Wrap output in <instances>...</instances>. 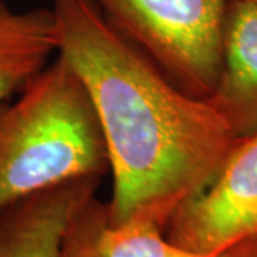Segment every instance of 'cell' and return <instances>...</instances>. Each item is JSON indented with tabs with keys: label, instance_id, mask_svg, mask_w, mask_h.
I'll return each instance as SVG.
<instances>
[{
	"label": "cell",
	"instance_id": "cell-2",
	"mask_svg": "<svg viewBox=\"0 0 257 257\" xmlns=\"http://www.w3.org/2000/svg\"><path fill=\"white\" fill-rule=\"evenodd\" d=\"M109 157L92 100L63 56L0 107V209L74 179H101Z\"/></svg>",
	"mask_w": 257,
	"mask_h": 257
},
{
	"label": "cell",
	"instance_id": "cell-7",
	"mask_svg": "<svg viewBox=\"0 0 257 257\" xmlns=\"http://www.w3.org/2000/svg\"><path fill=\"white\" fill-rule=\"evenodd\" d=\"M99 183L96 177L74 179L0 209V257H60L69 223Z\"/></svg>",
	"mask_w": 257,
	"mask_h": 257
},
{
	"label": "cell",
	"instance_id": "cell-4",
	"mask_svg": "<svg viewBox=\"0 0 257 257\" xmlns=\"http://www.w3.org/2000/svg\"><path fill=\"white\" fill-rule=\"evenodd\" d=\"M165 236L203 254L257 237V133L236 140L211 183L172 216Z\"/></svg>",
	"mask_w": 257,
	"mask_h": 257
},
{
	"label": "cell",
	"instance_id": "cell-6",
	"mask_svg": "<svg viewBox=\"0 0 257 257\" xmlns=\"http://www.w3.org/2000/svg\"><path fill=\"white\" fill-rule=\"evenodd\" d=\"M206 101L236 140L257 133V5L251 0L226 3L220 74Z\"/></svg>",
	"mask_w": 257,
	"mask_h": 257
},
{
	"label": "cell",
	"instance_id": "cell-8",
	"mask_svg": "<svg viewBox=\"0 0 257 257\" xmlns=\"http://www.w3.org/2000/svg\"><path fill=\"white\" fill-rule=\"evenodd\" d=\"M57 50L53 10H15L0 0V107L40 73Z\"/></svg>",
	"mask_w": 257,
	"mask_h": 257
},
{
	"label": "cell",
	"instance_id": "cell-1",
	"mask_svg": "<svg viewBox=\"0 0 257 257\" xmlns=\"http://www.w3.org/2000/svg\"><path fill=\"white\" fill-rule=\"evenodd\" d=\"M50 2L57 55L84 84L104 139L113 177L109 219L165 231L211 183L236 139L207 101L170 82L92 0Z\"/></svg>",
	"mask_w": 257,
	"mask_h": 257
},
{
	"label": "cell",
	"instance_id": "cell-9",
	"mask_svg": "<svg viewBox=\"0 0 257 257\" xmlns=\"http://www.w3.org/2000/svg\"><path fill=\"white\" fill-rule=\"evenodd\" d=\"M251 2H253V3H256V5H257V0H251Z\"/></svg>",
	"mask_w": 257,
	"mask_h": 257
},
{
	"label": "cell",
	"instance_id": "cell-3",
	"mask_svg": "<svg viewBox=\"0 0 257 257\" xmlns=\"http://www.w3.org/2000/svg\"><path fill=\"white\" fill-rule=\"evenodd\" d=\"M189 96L206 100L221 67L227 0H92Z\"/></svg>",
	"mask_w": 257,
	"mask_h": 257
},
{
	"label": "cell",
	"instance_id": "cell-5",
	"mask_svg": "<svg viewBox=\"0 0 257 257\" xmlns=\"http://www.w3.org/2000/svg\"><path fill=\"white\" fill-rule=\"evenodd\" d=\"M60 257H257V239L241 240L216 254H203L170 241L153 223H111L106 203L94 196L69 223Z\"/></svg>",
	"mask_w": 257,
	"mask_h": 257
}]
</instances>
